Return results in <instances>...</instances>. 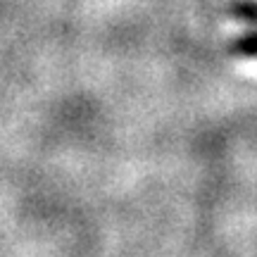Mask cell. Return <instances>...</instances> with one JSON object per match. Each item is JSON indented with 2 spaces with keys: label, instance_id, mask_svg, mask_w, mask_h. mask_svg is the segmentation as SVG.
Here are the masks:
<instances>
[{
  "label": "cell",
  "instance_id": "cell-1",
  "mask_svg": "<svg viewBox=\"0 0 257 257\" xmlns=\"http://www.w3.org/2000/svg\"><path fill=\"white\" fill-rule=\"evenodd\" d=\"M229 50L243 57H257V31H250V34H243V36L233 38Z\"/></svg>",
  "mask_w": 257,
  "mask_h": 257
},
{
  "label": "cell",
  "instance_id": "cell-2",
  "mask_svg": "<svg viewBox=\"0 0 257 257\" xmlns=\"http://www.w3.org/2000/svg\"><path fill=\"white\" fill-rule=\"evenodd\" d=\"M229 12L233 17L250 22V24L257 27V0H233L229 5Z\"/></svg>",
  "mask_w": 257,
  "mask_h": 257
}]
</instances>
